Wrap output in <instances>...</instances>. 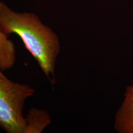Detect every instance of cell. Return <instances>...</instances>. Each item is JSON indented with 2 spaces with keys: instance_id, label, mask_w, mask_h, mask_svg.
<instances>
[{
  "instance_id": "obj_1",
  "label": "cell",
  "mask_w": 133,
  "mask_h": 133,
  "mask_svg": "<svg viewBox=\"0 0 133 133\" xmlns=\"http://www.w3.org/2000/svg\"><path fill=\"white\" fill-rule=\"evenodd\" d=\"M0 28L8 35H17L46 77L54 78L61 44L52 29L43 24L34 13L16 12L2 1H0Z\"/></svg>"
},
{
  "instance_id": "obj_2",
  "label": "cell",
  "mask_w": 133,
  "mask_h": 133,
  "mask_svg": "<svg viewBox=\"0 0 133 133\" xmlns=\"http://www.w3.org/2000/svg\"><path fill=\"white\" fill-rule=\"evenodd\" d=\"M0 68V127L7 133H24V104L35 94V89L26 84L10 80Z\"/></svg>"
},
{
  "instance_id": "obj_3",
  "label": "cell",
  "mask_w": 133,
  "mask_h": 133,
  "mask_svg": "<svg viewBox=\"0 0 133 133\" xmlns=\"http://www.w3.org/2000/svg\"><path fill=\"white\" fill-rule=\"evenodd\" d=\"M114 129L119 133H133V85L128 86L115 118Z\"/></svg>"
},
{
  "instance_id": "obj_4",
  "label": "cell",
  "mask_w": 133,
  "mask_h": 133,
  "mask_svg": "<svg viewBox=\"0 0 133 133\" xmlns=\"http://www.w3.org/2000/svg\"><path fill=\"white\" fill-rule=\"evenodd\" d=\"M25 117L24 133H41L52 122L49 113L44 110L31 108Z\"/></svg>"
},
{
  "instance_id": "obj_5",
  "label": "cell",
  "mask_w": 133,
  "mask_h": 133,
  "mask_svg": "<svg viewBox=\"0 0 133 133\" xmlns=\"http://www.w3.org/2000/svg\"><path fill=\"white\" fill-rule=\"evenodd\" d=\"M0 28V68L3 71L13 67L16 62V47L14 42Z\"/></svg>"
}]
</instances>
